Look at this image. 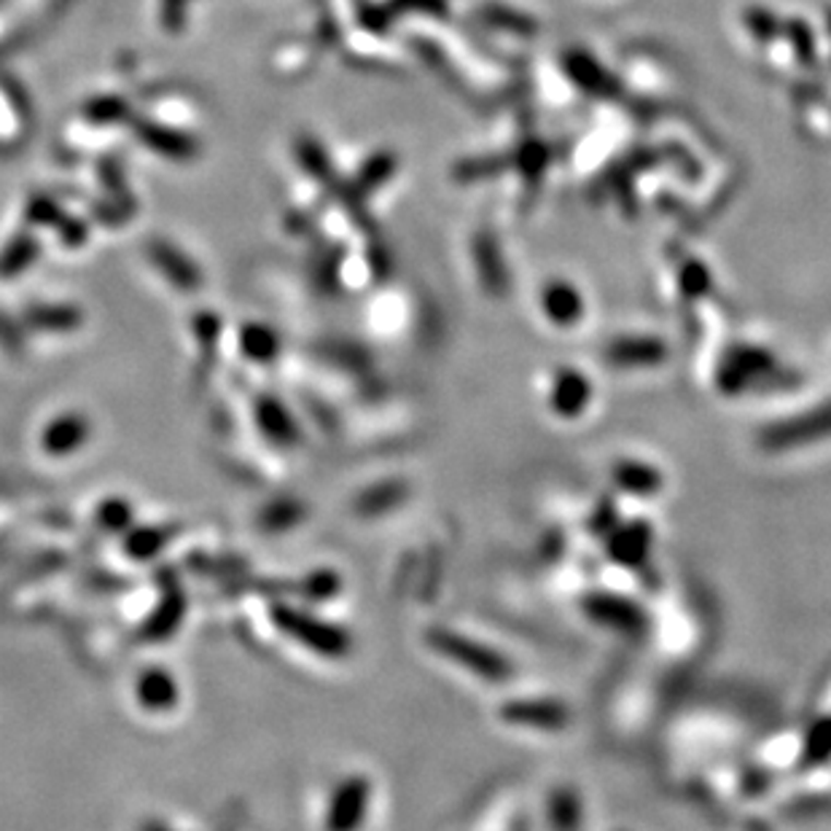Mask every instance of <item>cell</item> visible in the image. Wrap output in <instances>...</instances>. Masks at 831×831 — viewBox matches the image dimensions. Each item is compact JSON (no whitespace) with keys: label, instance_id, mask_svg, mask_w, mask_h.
<instances>
[{"label":"cell","instance_id":"10","mask_svg":"<svg viewBox=\"0 0 831 831\" xmlns=\"http://www.w3.org/2000/svg\"><path fill=\"white\" fill-rule=\"evenodd\" d=\"M770 366V358L759 351H737L729 361L724 364L722 375H719V385L724 388L726 393H737L740 388L748 385L753 375L761 369Z\"/></svg>","mask_w":831,"mask_h":831},{"label":"cell","instance_id":"4","mask_svg":"<svg viewBox=\"0 0 831 831\" xmlns=\"http://www.w3.org/2000/svg\"><path fill=\"white\" fill-rule=\"evenodd\" d=\"M501 719L527 729H562L571 722V711L557 700H514L501 708Z\"/></svg>","mask_w":831,"mask_h":831},{"label":"cell","instance_id":"7","mask_svg":"<svg viewBox=\"0 0 831 831\" xmlns=\"http://www.w3.org/2000/svg\"><path fill=\"white\" fill-rule=\"evenodd\" d=\"M651 546V527L646 522H632V525L619 527L614 533L612 544H608V551L616 562L621 566H641L649 555Z\"/></svg>","mask_w":831,"mask_h":831},{"label":"cell","instance_id":"13","mask_svg":"<svg viewBox=\"0 0 831 831\" xmlns=\"http://www.w3.org/2000/svg\"><path fill=\"white\" fill-rule=\"evenodd\" d=\"M831 753V722L827 724H818L816 729L810 732V737H807V748H805V759L807 761H823Z\"/></svg>","mask_w":831,"mask_h":831},{"label":"cell","instance_id":"12","mask_svg":"<svg viewBox=\"0 0 831 831\" xmlns=\"http://www.w3.org/2000/svg\"><path fill=\"white\" fill-rule=\"evenodd\" d=\"M549 821L557 831H579V823H581L579 796L571 792H560L551 796Z\"/></svg>","mask_w":831,"mask_h":831},{"label":"cell","instance_id":"6","mask_svg":"<svg viewBox=\"0 0 831 831\" xmlns=\"http://www.w3.org/2000/svg\"><path fill=\"white\" fill-rule=\"evenodd\" d=\"M592 396V388L579 371H562L551 388V409L560 417H577L584 412L586 401Z\"/></svg>","mask_w":831,"mask_h":831},{"label":"cell","instance_id":"2","mask_svg":"<svg viewBox=\"0 0 831 831\" xmlns=\"http://www.w3.org/2000/svg\"><path fill=\"white\" fill-rule=\"evenodd\" d=\"M827 436H831V404L818 406V409L805 412V415L786 417L775 426H767L759 436V444L767 452H786L802 444H810V441L827 439Z\"/></svg>","mask_w":831,"mask_h":831},{"label":"cell","instance_id":"1","mask_svg":"<svg viewBox=\"0 0 831 831\" xmlns=\"http://www.w3.org/2000/svg\"><path fill=\"white\" fill-rule=\"evenodd\" d=\"M428 646L439 651L447 660L455 662V665L466 667L474 676L487 678V681H503L511 673L507 656L498 654V651L490 646H482L474 638L458 636V632L452 630H439V627H436V630L428 632Z\"/></svg>","mask_w":831,"mask_h":831},{"label":"cell","instance_id":"11","mask_svg":"<svg viewBox=\"0 0 831 831\" xmlns=\"http://www.w3.org/2000/svg\"><path fill=\"white\" fill-rule=\"evenodd\" d=\"M546 312L555 323H573L579 321L581 316V301L577 290H571L568 286H551L546 290L544 296Z\"/></svg>","mask_w":831,"mask_h":831},{"label":"cell","instance_id":"9","mask_svg":"<svg viewBox=\"0 0 831 831\" xmlns=\"http://www.w3.org/2000/svg\"><path fill=\"white\" fill-rule=\"evenodd\" d=\"M614 482L630 496H656L660 487L665 485V476L654 466L641 461H621L614 466Z\"/></svg>","mask_w":831,"mask_h":831},{"label":"cell","instance_id":"5","mask_svg":"<svg viewBox=\"0 0 831 831\" xmlns=\"http://www.w3.org/2000/svg\"><path fill=\"white\" fill-rule=\"evenodd\" d=\"M366 805H369V783L366 777H351L336 788L329 807V829L331 831H353L364 821Z\"/></svg>","mask_w":831,"mask_h":831},{"label":"cell","instance_id":"3","mask_svg":"<svg viewBox=\"0 0 831 831\" xmlns=\"http://www.w3.org/2000/svg\"><path fill=\"white\" fill-rule=\"evenodd\" d=\"M584 612L590 619L601 621V625L612 627V630L627 632V636H636L646 625V614L638 603L627 601L621 595H606V592H597L584 601Z\"/></svg>","mask_w":831,"mask_h":831},{"label":"cell","instance_id":"8","mask_svg":"<svg viewBox=\"0 0 831 831\" xmlns=\"http://www.w3.org/2000/svg\"><path fill=\"white\" fill-rule=\"evenodd\" d=\"M606 358L612 366H654L662 364V358H665V345L649 340V336H643V340H638V336L616 340L614 345H608Z\"/></svg>","mask_w":831,"mask_h":831}]
</instances>
